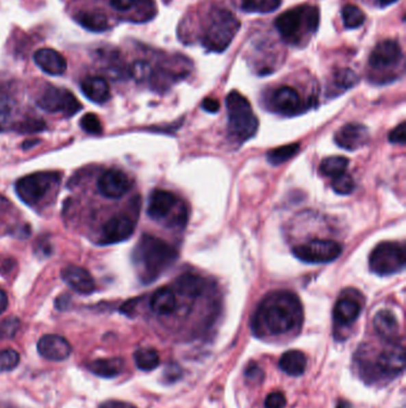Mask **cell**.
Masks as SVG:
<instances>
[{
    "instance_id": "6da1fadb",
    "label": "cell",
    "mask_w": 406,
    "mask_h": 408,
    "mask_svg": "<svg viewBox=\"0 0 406 408\" xmlns=\"http://www.w3.org/2000/svg\"><path fill=\"white\" fill-rule=\"evenodd\" d=\"M304 312L301 300L288 290H277L266 295L253 317V332L259 338L281 337L301 330Z\"/></svg>"
},
{
    "instance_id": "7a4b0ae2",
    "label": "cell",
    "mask_w": 406,
    "mask_h": 408,
    "mask_svg": "<svg viewBox=\"0 0 406 408\" xmlns=\"http://www.w3.org/2000/svg\"><path fill=\"white\" fill-rule=\"evenodd\" d=\"M178 259V251L162 239L143 235L134 250V264L143 283H151L164 275Z\"/></svg>"
},
{
    "instance_id": "3957f363",
    "label": "cell",
    "mask_w": 406,
    "mask_h": 408,
    "mask_svg": "<svg viewBox=\"0 0 406 408\" xmlns=\"http://www.w3.org/2000/svg\"><path fill=\"white\" fill-rule=\"evenodd\" d=\"M360 376L367 382L390 381L402 374L405 365L404 349L394 343L373 357L370 351L357 350L355 358Z\"/></svg>"
},
{
    "instance_id": "277c9868",
    "label": "cell",
    "mask_w": 406,
    "mask_h": 408,
    "mask_svg": "<svg viewBox=\"0 0 406 408\" xmlns=\"http://www.w3.org/2000/svg\"><path fill=\"white\" fill-rule=\"evenodd\" d=\"M320 25V11L316 6L301 5L280 14L275 28L283 41L291 46H304L317 32Z\"/></svg>"
},
{
    "instance_id": "5b68a950",
    "label": "cell",
    "mask_w": 406,
    "mask_h": 408,
    "mask_svg": "<svg viewBox=\"0 0 406 408\" xmlns=\"http://www.w3.org/2000/svg\"><path fill=\"white\" fill-rule=\"evenodd\" d=\"M241 24L235 14L227 9H212L207 14L206 25L201 34V45L209 51H225L233 42Z\"/></svg>"
},
{
    "instance_id": "8992f818",
    "label": "cell",
    "mask_w": 406,
    "mask_h": 408,
    "mask_svg": "<svg viewBox=\"0 0 406 408\" xmlns=\"http://www.w3.org/2000/svg\"><path fill=\"white\" fill-rule=\"evenodd\" d=\"M228 132L235 141L244 143L255 136L259 119L251 109V103L240 92L231 91L227 97Z\"/></svg>"
},
{
    "instance_id": "52a82bcc",
    "label": "cell",
    "mask_w": 406,
    "mask_h": 408,
    "mask_svg": "<svg viewBox=\"0 0 406 408\" xmlns=\"http://www.w3.org/2000/svg\"><path fill=\"white\" fill-rule=\"evenodd\" d=\"M147 213L153 220L164 222L169 227L185 226L188 219L186 204L173 193L162 189L151 193Z\"/></svg>"
},
{
    "instance_id": "ba28073f",
    "label": "cell",
    "mask_w": 406,
    "mask_h": 408,
    "mask_svg": "<svg viewBox=\"0 0 406 408\" xmlns=\"http://www.w3.org/2000/svg\"><path fill=\"white\" fill-rule=\"evenodd\" d=\"M370 270L379 276L394 275L405 267V250L398 243L383 241L372 251Z\"/></svg>"
},
{
    "instance_id": "9c48e42d",
    "label": "cell",
    "mask_w": 406,
    "mask_h": 408,
    "mask_svg": "<svg viewBox=\"0 0 406 408\" xmlns=\"http://www.w3.org/2000/svg\"><path fill=\"white\" fill-rule=\"evenodd\" d=\"M341 253L342 246L328 239H314L293 248V254L299 261L311 264L333 262L341 256Z\"/></svg>"
},
{
    "instance_id": "30bf717a",
    "label": "cell",
    "mask_w": 406,
    "mask_h": 408,
    "mask_svg": "<svg viewBox=\"0 0 406 408\" xmlns=\"http://www.w3.org/2000/svg\"><path fill=\"white\" fill-rule=\"evenodd\" d=\"M58 180L56 173L40 172L34 175L25 176L18 179L14 185V190L18 197L27 206H34L46 196L51 185Z\"/></svg>"
},
{
    "instance_id": "8fae6325",
    "label": "cell",
    "mask_w": 406,
    "mask_h": 408,
    "mask_svg": "<svg viewBox=\"0 0 406 408\" xmlns=\"http://www.w3.org/2000/svg\"><path fill=\"white\" fill-rule=\"evenodd\" d=\"M37 106L47 112H62L66 116H73L81 109V104L72 92L55 86L43 91L37 99Z\"/></svg>"
},
{
    "instance_id": "7c38bea8",
    "label": "cell",
    "mask_w": 406,
    "mask_h": 408,
    "mask_svg": "<svg viewBox=\"0 0 406 408\" xmlns=\"http://www.w3.org/2000/svg\"><path fill=\"white\" fill-rule=\"evenodd\" d=\"M268 106L270 110L283 116L298 115L304 109V103L299 92L288 85L275 88L270 93Z\"/></svg>"
},
{
    "instance_id": "4fadbf2b",
    "label": "cell",
    "mask_w": 406,
    "mask_h": 408,
    "mask_svg": "<svg viewBox=\"0 0 406 408\" xmlns=\"http://www.w3.org/2000/svg\"><path fill=\"white\" fill-rule=\"evenodd\" d=\"M402 60V48L399 43L394 40H383L370 53L368 64L375 72H385L397 67Z\"/></svg>"
},
{
    "instance_id": "5bb4252c",
    "label": "cell",
    "mask_w": 406,
    "mask_h": 408,
    "mask_svg": "<svg viewBox=\"0 0 406 408\" xmlns=\"http://www.w3.org/2000/svg\"><path fill=\"white\" fill-rule=\"evenodd\" d=\"M131 189V182L122 171L111 169L103 173L98 179V190L99 193L107 198L123 197L125 193Z\"/></svg>"
},
{
    "instance_id": "9a60e30c",
    "label": "cell",
    "mask_w": 406,
    "mask_h": 408,
    "mask_svg": "<svg viewBox=\"0 0 406 408\" xmlns=\"http://www.w3.org/2000/svg\"><path fill=\"white\" fill-rule=\"evenodd\" d=\"M135 224L128 216L118 215L106 221L101 228V243H118L131 238Z\"/></svg>"
},
{
    "instance_id": "2e32d148",
    "label": "cell",
    "mask_w": 406,
    "mask_h": 408,
    "mask_svg": "<svg viewBox=\"0 0 406 408\" xmlns=\"http://www.w3.org/2000/svg\"><path fill=\"white\" fill-rule=\"evenodd\" d=\"M370 140V132L361 123H348L335 134V143L347 151H356L365 146Z\"/></svg>"
},
{
    "instance_id": "e0dca14e",
    "label": "cell",
    "mask_w": 406,
    "mask_h": 408,
    "mask_svg": "<svg viewBox=\"0 0 406 408\" xmlns=\"http://www.w3.org/2000/svg\"><path fill=\"white\" fill-rule=\"evenodd\" d=\"M37 351L48 361L61 362L71 356L72 345L61 335H47L38 340Z\"/></svg>"
},
{
    "instance_id": "ac0fdd59",
    "label": "cell",
    "mask_w": 406,
    "mask_h": 408,
    "mask_svg": "<svg viewBox=\"0 0 406 408\" xmlns=\"http://www.w3.org/2000/svg\"><path fill=\"white\" fill-rule=\"evenodd\" d=\"M61 277L64 283L81 295H88L96 290V283L91 274L81 266L67 265L62 269Z\"/></svg>"
},
{
    "instance_id": "d6986e66",
    "label": "cell",
    "mask_w": 406,
    "mask_h": 408,
    "mask_svg": "<svg viewBox=\"0 0 406 408\" xmlns=\"http://www.w3.org/2000/svg\"><path fill=\"white\" fill-rule=\"evenodd\" d=\"M361 309L362 304L357 298L349 295L342 296L333 308V321L340 327L352 325L360 317Z\"/></svg>"
},
{
    "instance_id": "ffe728a7",
    "label": "cell",
    "mask_w": 406,
    "mask_h": 408,
    "mask_svg": "<svg viewBox=\"0 0 406 408\" xmlns=\"http://www.w3.org/2000/svg\"><path fill=\"white\" fill-rule=\"evenodd\" d=\"M34 60L37 66L49 75H61L67 69V61L64 56L51 48H42L35 51Z\"/></svg>"
},
{
    "instance_id": "44dd1931",
    "label": "cell",
    "mask_w": 406,
    "mask_h": 408,
    "mask_svg": "<svg viewBox=\"0 0 406 408\" xmlns=\"http://www.w3.org/2000/svg\"><path fill=\"white\" fill-rule=\"evenodd\" d=\"M80 88L85 96L97 104H103L110 98V86L101 77H87L82 80Z\"/></svg>"
},
{
    "instance_id": "7402d4cb",
    "label": "cell",
    "mask_w": 406,
    "mask_h": 408,
    "mask_svg": "<svg viewBox=\"0 0 406 408\" xmlns=\"http://www.w3.org/2000/svg\"><path fill=\"white\" fill-rule=\"evenodd\" d=\"M373 324H375L377 333L383 339L388 340L391 343L397 338L399 326H398L397 317L392 312H390L388 309H383V311L377 313Z\"/></svg>"
},
{
    "instance_id": "603a6c76",
    "label": "cell",
    "mask_w": 406,
    "mask_h": 408,
    "mask_svg": "<svg viewBox=\"0 0 406 408\" xmlns=\"http://www.w3.org/2000/svg\"><path fill=\"white\" fill-rule=\"evenodd\" d=\"M177 296L169 288H160L153 293L151 298V308L159 315H169L177 309Z\"/></svg>"
},
{
    "instance_id": "cb8c5ba5",
    "label": "cell",
    "mask_w": 406,
    "mask_h": 408,
    "mask_svg": "<svg viewBox=\"0 0 406 408\" xmlns=\"http://www.w3.org/2000/svg\"><path fill=\"white\" fill-rule=\"evenodd\" d=\"M174 288L180 295L194 298L203 293L205 289V282L194 274H183L175 280Z\"/></svg>"
},
{
    "instance_id": "d4e9b609",
    "label": "cell",
    "mask_w": 406,
    "mask_h": 408,
    "mask_svg": "<svg viewBox=\"0 0 406 408\" xmlns=\"http://www.w3.org/2000/svg\"><path fill=\"white\" fill-rule=\"evenodd\" d=\"M75 21L90 32H105L110 28L109 19L106 17V14L97 10L80 11L75 16Z\"/></svg>"
},
{
    "instance_id": "484cf974",
    "label": "cell",
    "mask_w": 406,
    "mask_h": 408,
    "mask_svg": "<svg viewBox=\"0 0 406 408\" xmlns=\"http://www.w3.org/2000/svg\"><path fill=\"white\" fill-rule=\"evenodd\" d=\"M307 365L306 356L301 351L291 350L283 355L280 358L279 367L290 376H301L305 372Z\"/></svg>"
},
{
    "instance_id": "4316f807",
    "label": "cell",
    "mask_w": 406,
    "mask_h": 408,
    "mask_svg": "<svg viewBox=\"0 0 406 408\" xmlns=\"http://www.w3.org/2000/svg\"><path fill=\"white\" fill-rule=\"evenodd\" d=\"M88 369L97 376L112 379L123 372L124 361L122 358H101L93 361Z\"/></svg>"
},
{
    "instance_id": "83f0119b",
    "label": "cell",
    "mask_w": 406,
    "mask_h": 408,
    "mask_svg": "<svg viewBox=\"0 0 406 408\" xmlns=\"http://www.w3.org/2000/svg\"><path fill=\"white\" fill-rule=\"evenodd\" d=\"M349 160L346 156H329L320 163V172L329 178H336L347 172Z\"/></svg>"
},
{
    "instance_id": "f1b7e54d",
    "label": "cell",
    "mask_w": 406,
    "mask_h": 408,
    "mask_svg": "<svg viewBox=\"0 0 406 408\" xmlns=\"http://www.w3.org/2000/svg\"><path fill=\"white\" fill-rule=\"evenodd\" d=\"M134 359L137 368L143 372H151L160 364V356L155 349L153 348H142L137 350L134 355Z\"/></svg>"
},
{
    "instance_id": "f546056e",
    "label": "cell",
    "mask_w": 406,
    "mask_h": 408,
    "mask_svg": "<svg viewBox=\"0 0 406 408\" xmlns=\"http://www.w3.org/2000/svg\"><path fill=\"white\" fill-rule=\"evenodd\" d=\"M283 0H241V8L251 14H268L278 9Z\"/></svg>"
},
{
    "instance_id": "4dcf8cb0",
    "label": "cell",
    "mask_w": 406,
    "mask_h": 408,
    "mask_svg": "<svg viewBox=\"0 0 406 408\" xmlns=\"http://www.w3.org/2000/svg\"><path fill=\"white\" fill-rule=\"evenodd\" d=\"M299 152V143H291L286 146L279 147L267 153V160L274 166L281 165L290 160Z\"/></svg>"
},
{
    "instance_id": "1f68e13d",
    "label": "cell",
    "mask_w": 406,
    "mask_h": 408,
    "mask_svg": "<svg viewBox=\"0 0 406 408\" xmlns=\"http://www.w3.org/2000/svg\"><path fill=\"white\" fill-rule=\"evenodd\" d=\"M342 19L346 28L356 29L365 23L366 16L364 11L356 5L348 4L343 8Z\"/></svg>"
},
{
    "instance_id": "d6a6232c",
    "label": "cell",
    "mask_w": 406,
    "mask_h": 408,
    "mask_svg": "<svg viewBox=\"0 0 406 408\" xmlns=\"http://www.w3.org/2000/svg\"><path fill=\"white\" fill-rule=\"evenodd\" d=\"M357 75L355 72L349 69H338L333 74V86L336 91H346L348 88H353L357 83Z\"/></svg>"
},
{
    "instance_id": "836d02e7",
    "label": "cell",
    "mask_w": 406,
    "mask_h": 408,
    "mask_svg": "<svg viewBox=\"0 0 406 408\" xmlns=\"http://www.w3.org/2000/svg\"><path fill=\"white\" fill-rule=\"evenodd\" d=\"M19 353L16 350L5 349L0 351V372H11L18 367Z\"/></svg>"
},
{
    "instance_id": "e575fe53",
    "label": "cell",
    "mask_w": 406,
    "mask_h": 408,
    "mask_svg": "<svg viewBox=\"0 0 406 408\" xmlns=\"http://www.w3.org/2000/svg\"><path fill=\"white\" fill-rule=\"evenodd\" d=\"M129 73L136 82L143 83L147 80H151L153 69L147 61L140 60V61H136L135 64H133V66L129 69Z\"/></svg>"
},
{
    "instance_id": "d590c367",
    "label": "cell",
    "mask_w": 406,
    "mask_h": 408,
    "mask_svg": "<svg viewBox=\"0 0 406 408\" xmlns=\"http://www.w3.org/2000/svg\"><path fill=\"white\" fill-rule=\"evenodd\" d=\"M333 191L338 195H349L355 189L354 179L352 176L348 175L346 172V173L333 179Z\"/></svg>"
},
{
    "instance_id": "8d00e7d4",
    "label": "cell",
    "mask_w": 406,
    "mask_h": 408,
    "mask_svg": "<svg viewBox=\"0 0 406 408\" xmlns=\"http://www.w3.org/2000/svg\"><path fill=\"white\" fill-rule=\"evenodd\" d=\"M80 127L84 132L91 135H101L103 133V125L101 119L94 114H86L80 119Z\"/></svg>"
},
{
    "instance_id": "74e56055",
    "label": "cell",
    "mask_w": 406,
    "mask_h": 408,
    "mask_svg": "<svg viewBox=\"0 0 406 408\" xmlns=\"http://www.w3.org/2000/svg\"><path fill=\"white\" fill-rule=\"evenodd\" d=\"M14 101L6 92L0 91V125H4L14 112Z\"/></svg>"
},
{
    "instance_id": "f35d334b",
    "label": "cell",
    "mask_w": 406,
    "mask_h": 408,
    "mask_svg": "<svg viewBox=\"0 0 406 408\" xmlns=\"http://www.w3.org/2000/svg\"><path fill=\"white\" fill-rule=\"evenodd\" d=\"M19 327H21V322L17 317H8L0 325V337L4 339L14 338L16 333L18 332Z\"/></svg>"
},
{
    "instance_id": "ab89813d",
    "label": "cell",
    "mask_w": 406,
    "mask_h": 408,
    "mask_svg": "<svg viewBox=\"0 0 406 408\" xmlns=\"http://www.w3.org/2000/svg\"><path fill=\"white\" fill-rule=\"evenodd\" d=\"M151 3V0H110V4L117 11L125 12L140 6V5H146Z\"/></svg>"
},
{
    "instance_id": "60d3db41",
    "label": "cell",
    "mask_w": 406,
    "mask_h": 408,
    "mask_svg": "<svg viewBox=\"0 0 406 408\" xmlns=\"http://www.w3.org/2000/svg\"><path fill=\"white\" fill-rule=\"evenodd\" d=\"M286 406V398L280 392L270 393L265 400L266 408H283Z\"/></svg>"
},
{
    "instance_id": "b9f144b4",
    "label": "cell",
    "mask_w": 406,
    "mask_h": 408,
    "mask_svg": "<svg viewBox=\"0 0 406 408\" xmlns=\"http://www.w3.org/2000/svg\"><path fill=\"white\" fill-rule=\"evenodd\" d=\"M390 141L392 143H398V145H405L406 128L404 122L399 124L397 128L393 129L392 132L390 133Z\"/></svg>"
},
{
    "instance_id": "7bdbcfd3",
    "label": "cell",
    "mask_w": 406,
    "mask_h": 408,
    "mask_svg": "<svg viewBox=\"0 0 406 408\" xmlns=\"http://www.w3.org/2000/svg\"><path fill=\"white\" fill-rule=\"evenodd\" d=\"M45 128V123L41 121H29L27 123L19 124V132L23 133H32V132H38Z\"/></svg>"
},
{
    "instance_id": "ee69618b",
    "label": "cell",
    "mask_w": 406,
    "mask_h": 408,
    "mask_svg": "<svg viewBox=\"0 0 406 408\" xmlns=\"http://www.w3.org/2000/svg\"><path fill=\"white\" fill-rule=\"evenodd\" d=\"M246 376L249 380L260 381L264 377V372L259 368V365H256L255 363H254V364H251L249 367L246 368Z\"/></svg>"
},
{
    "instance_id": "f6af8a7d",
    "label": "cell",
    "mask_w": 406,
    "mask_h": 408,
    "mask_svg": "<svg viewBox=\"0 0 406 408\" xmlns=\"http://www.w3.org/2000/svg\"><path fill=\"white\" fill-rule=\"evenodd\" d=\"M201 106H203V109L207 111V112L215 114V112H217V111L219 110L220 104H219V101H217V99H214V98H206V99H204V101H203Z\"/></svg>"
},
{
    "instance_id": "bcb514c9",
    "label": "cell",
    "mask_w": 406,
    "mask_h": 408,
    "mask_svg": "<svg viewBox=\"0 0 406 408\" xmlns=\"http://www.w3.org/2000/svg\"><path fill=\"white\" fill-rule=\"evenodd\" d=\"M99 408H137L134 405L129 404V403H124V401H117V400H112V401H107L105 404L101 405Z\"/></svg>"
},
{
    "instance_id": "7dc6e473",
    "label": "cell",
    "mask_w": 406,
    "mask_h": 408,
    "mask_svg": "<svg viewBox=\"0 0 406 408\" xmlns=\"http://www.w3.org/2000/svg\"><path fill=\"white\" fill-rule=\"evenodd\" d=\"M181 374V370L178 365H170L164 370V375L167 377V380H178L179 375Z\"/></svg>"
},
{
    "instance_id": "c3c4849f",
    "label": "cell",
    "mask_w": 406,
    "mask_h": 408,
    "mask_svg": "<svg viewBox=\"0 0 406 408\" xmlns=\"http://www.w3.org/2000/svg\"><path fill=\"white\" fill-rule=\"evenodd\" d=\"M8 306H9L8 293H5L4 290L0 288V314H3L6 311Z\"/></svg>"
},
{
    "instance_id": "681fc988",
    "label": "cell",
    "mask_w": 406,
    "mask_h": 408,
    "mask_svg": "<svg viewBox=\"0 0 406 408\" xmlns=\"http://www.w3.org/2000/svg\"><path fill=\"white\" fill-rule=\"evenodd\" d=\"M336 408H354L352 406V404H349V403H347V401H340V403H338V406H336Z\"/></svg>"
},
{
    "instance_id": "f907efd6",
    "label": "cell",
    "mask_w": 406,
    "mask_h": 408,
    "mask_svg": "<svg viewBox=\"0 0 406 408\" xmlns=\"http://www.w3.org/2000/svg\"><path fill=\"white\" fill-rule=\"evenodd\" d=\"M397 0H378L380 6H388V5H392L393 3H396Z\"/></svg>"
}]
</instances>
